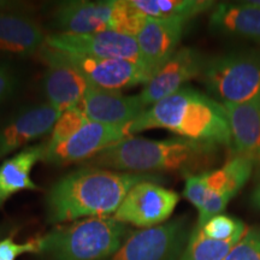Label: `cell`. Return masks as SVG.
Wrapping results in <instances>:
<instances>
[{
	"label": "cell",
	"instance_id": "2",
	"mask_svg": "<svg viewBox=\"0 0 260 260\" xmlns=\"http://www.w3.org/2000/svg\"><path fill=\"white\" fill-rule=\"evenodd\" d=\"M219 147L216 144L186 138L151 140L128 136L84 162L86 167L121 172L168 171L188 176L200 174L197 171L211 167L216 161Z\"/></svg>",
	"mask_w": 260,
	"mask_h": 260
},
{
	"label": "cell",
	"instance_id": "1",
	"mask_svg": "<svg viewBox=\"0 0 260 260\" xmlns=\"http://www.w3.org/2000/svg\"><path fill=\"white\" fill-rule=\"evenodd\" d=\"M157 181V174L121 172L83 167L58 180L47 191L46 217L50 224L115 214L130 189L140 182Z\"/></svg>",
	"mask_w": 260,
	"mask_h": 260
},
{
	"label": "cell",
	"instance_id": "32",
	"mask_svg": "<svg viewBox=\"0 0 260 260\" xmlns=\"http://www.w3.org/2000/svg\"><path fill=\"white\" fill-rule=\"evenodd\" d=\"M252 203L254 204V206L256 209L260 210V182L258 186L255 187L254 191H253V195H252Z\"/></svg>",
	"mask_w": 260,
	"mask_h": 260
},
{
	"label": "cell",
	"instance_id": "23",
	"mask_svg": "<svg viewBox=\"0 0 260 260\" xmlns=\"http://www.w3.org/2000/svg\"><path fill=\"white\" fill-rule=\"evenodd\" d=\"M241 239L217 241L206 237L199 228L194 226L186 248L178 260H223Z\"/></svg>",
	"mask_w": 260,
	"mask_h": 260
},
{
	"label": "cell",
	"instance_id": "7",
	"mask_svg": "<svg viewBox=\"0 0 260 260\" xmlns=\"http://www.w3.org/2000/svg\"><path fill=\"white\" fill-rule=\"evenodd\" d=\"M40 52L46 56L53 58L70 65L82 74L90 84L109 90H124L139 86L147 84L149 76L141 67L132 61L121 59H105L83 56V54L70 53L53 50L45 45Z\"/></svg>",
	"mask_w": 260,
	"mask_h": 260
},
{
	"label": "cell",
	"instance_id": "14",
	"mask_svg": "<svg viewBox=\"0 0 260 260\" xmlns=\"http://www.w3.org/2000/svg\"><path fill=\"white\" fill-rule=\"evenodd\" d=\"M116 0L64 2L53 12V27L63 34L86 35L111 30Z\"/></svg>",
	"mask_w": 260,
	"mask_h": 260
},
{
	"label": "cell",
	"instance_id": "31",
	"mask_svg": "<svg viewBox=\"0 0 260 260\" xmlns=\"http://www.w3.org/2000/svg\"><path fill=\"white\" fill-rule=\"evenodd\" d=\"M32 6L25 2L0 0V15L5 14H29Z\"/></svg>",
	"mask_w": 260,
	"mask_h": 260
},
{
	"label": "cell",
	"instance_id": "15",
	"mask_svg": "<svg viewBox=\"0 0 260 260\" xmlns=\"http://www.w3.org/2000/svg\"><path fill=\"white\" fill-rule=\"evenodd\" d=\"M80 109L90 122L113 125H128L145 111L136 95H125L119 90L103 89L90 84Z\"/></svg>",
	"mask_w": 260,
	"mask_h": 260
},
{
	"label": "cell",
	"instance_id": "5",
	"mask_svg": "<svg viewBox=\"0 0 260 260\" xmlns=\"http://www.w3.org/2000/svg\"><path fill=\"white\" fill-rule=\"evenodd\" d=\"M200 79L220 104L260 102V52L210 58L205 61Z\"/></svg>",
	"mask_w": 260,
	"mask_h": 260
},
{
	"label": "cell",
	"instance_id": "28",
	"mask_svg": "<svg viewBox=\"0 0 260 260\" xmlns=\"http://www.w3.org/2000/svg\"><path fill=\"white\" fill-rule=\"evenodd\" d=\"M19 83L17 68L8 59L0 58V109L17 93Z\"/></svg>",
	"mask_w": 260,
	"mask_h": 260
},
{
	"label": "cell",
	"instance_id": "12",
	"mask_svg": "<svg viewBox=\"0 0 260 260\" xmlns=\"http://www.w3.org/2000/svg\"><path fill=\"white\" fill-rule=\"evenodd\" d=\"M206 59L199 51L182 47L159 69L138 94L145 109L183 88V84L199 77Z\"/></svg>",
	"mask_w": 260,
	"mask_h": 260
},
{
	"label": "cell",
	"instance_id": "25",
	"mask_svg": "<svg viewBox=\"0 0 260 260\" xmlns=\"http://www.w3.org/2000/svg\"><path fill=\"white\" fill-rule=\"evenodd\" d=\"M90 122L80 106L71 107L60 113L56 124L51 132L50 139L46 141V148H54L69 140L74 134Z\"/></svg>",
	"mask_w": 260,
	"mask_h": 260
},
{
	"label": "cell",
	"instance_id": "21",
	"mask_svg": "<svg viewBox=\"0 0 260 260\" xmlns=\"http://www.w3.org/2000/svg\"><path fill=\"white\" fill-rule=\"evenodd\" d=\"M253 170L248 160L233 155L222 168L206 171L207 194H219L230 201L247 183Z\"/></svg>",
	"mask_w": 260,
	"mask_h": 260
},
{
	"label": "cell",
	"instance_id": "20",
	"mask_svg": "<svg viewBox=\"0 0 260 260\" xmlns=\"http://www.w3.org/2000/svg\"><path fill=\"white\" fill-rule=\"evenodd\" d=\"M212 31L260 41V8L253 2L219 3L209 19Z\"/></svg>",
	"mask_w": 260,
	"mask_h": 260
},
{
	"label": "cell",
	"instance_id": "11",
	"mask_svg": "<svg viewBox=\"0 0 260 260\" xmlns=\"http://www.w3.org/2000/svg\"><path fill=\"white\" fill-rule=\"evenodd\" d=\"M128 125L88 122L69 140L54 148L45 147L44 160L52 165L87 161L116 142L128 138ZM46 144V142H45Z\"/></svg>",
	"mask_w": 260,
	"mask_h": 260
},
{
	"label": "cell",
	"instance_id": "16",
	"mask_svg": "<svg viewBox=\"0 0 260 260\" xmlns=\"http://www.w3.org/2000/svg\"><path fill=\"white\" fill-rule=\"evenodd\" d=\"M40 59L47 65L42 79V90L51 106L63 112L79 106L90 86L89 81L70 65L61 63L39 52Z\"/></svg>",
	"mask_w": 260,
	"mask_h": 260
},
{
	"label": "cell",
	"instance_id": "30",
	"mask_svg": "<svg viewBox=\"0 0 260 260\" xmlns=\"http://www.w3.org/2000/svg\"><path fill=\"white\" fill-rule=\"evenodd\" d=\"M207 195V180L206 171L200 174L188 175L186 176V183H184L183 197L193 204L197 210L199 211L203 206Z\"/></svg>",
	"mask_w": 260,
	"mask_h": 260
},
{
	"label": "cell",
	"instance_id": "33",
	"mask_svg": "<svg viewBox=\"0 0 260 260\" xmlns=\"http://www.w3.org/2000/svg\"><path fill=\"white\" fill-rule=\"evenodd\" d=\"M10 230H11V225H10V224L8 223L0 224V240H2L3 237L10 232Z\"/></svg>",
	"mask_w": 260,
	"mask_h": 260
},
{
	"label": "cell",
	"instance_id": "8",
	"mask_svg": "<svg viewBox=\"0 0 260 260\" xmlns=\"http://www.w3.org/2000/svg\"><path fill=\"white\" fill-rule=\"evenodd\" d=\"M178 201L180 195L160 186L159 182H140L126 194L113 218L141 229L157 226L170 218Z\"/></svg>",
	"mask_w": 260,
	"mask_h": 260
},
{
	"label": "cell",
	"instance_id": "9",
	"mask_svg": "<svg viewBox=\"0 0 260 260\" xmlns=\"http://www.w3.org/2000/svg\"><path fill=\"white\" fill-rule=\"evenodd\" d=\"M45 45L53 50L83 56L128 60L142 68L141 54L136 38L116 31L109 30L86 35L58 32L48 35Z\"/></svg>",
	"mask_w": 260,
	"mask_h": 260
},
{
	"label": "cell",
	"instance_id": "29",
	"mask_svg": "<svg viewBox=\"0 0 260 260\" xmlns=\"http://www.w3.org/2000/svg\"><path fill=\"white\" fill-rule=\"evenodd\" d=\"M25 253L40 254V237L22 243L16 242L12 235L0 240V260H16Z\"/></svg>",
	"mask_w": 260,
	"mask_h": 260
},
{
	"label": "cell",
	"instance_id": "13",
	"mask_svg": "<svg viewBox=\"0 0 260 260\" xmlns=\"http://www.w3.org/2000/svg\"><path fill=\"white\" fill-rule=\"evenodd\" d=\"M188 21L189 19L186 18H146L136 40L141 54L142 68L149 79L176 53Z\"/></svg>",
	"mask_w": 260,
	"mask_h": 260
},
{
	"label": "cell",
	"instance_id": "18",
	"mask_svg": "<svg viewBox=\"0 0 260 260\" xmlns=\"http://www.w3.org/2000/svg\"><path fill=\"white\" fill-rule=\"evenodd\" d=\"M46 38L29 14L0 15V58H28L39 53Z\"/></svg>",
	"mask_w": 260,
	"mask_h": 260
},
{
	"label": "cell",
	"instance_id": "27",
	"mask_svg": "<svg viewBox=\"0 0 260 260\" xmlns=\"http://www.w3.org/2000/svg\"><path fill=\"white\" fill-rule=\"evenodd\" d=\"M223 260H260V226L247 229Z\"/></svg>",
	"mask_w": 260,
	"mask_h": 260
},
{
	"label": "cell",
	"instance_id": "19",
	"mask_svg": "<svg viewBox=\"0 0 260 260\" xmlns=\"http://www.w3.org/2000/svg\"><path fill=\"white\" fill-rule=\"evenodd\" d=\"M46 144L30 145L0 164V209L12 195L23 190H39L31 180V171L39 161L44 160Z\"/></svg>",
	"mask_w": 260,
	"mask_h": 260
},
{
	"label": "cell",
	"instance_id": "17",
	"mask_svg": "<svg viewBox=\"0 0 260 260\" xmlns=\"http://www.w3.org/2000/svg\"><path fill=\"white\" fill-rule=\"evenodd\" d=\"M223 106L229 119L233 155L245 158L260 172V102Z\"/></svg>",
	"mask_w": 260,
	"mask_h": 260
},
{
	"label": "cell",
	"instance_id": "4",
	"mask_svg": "<svg viewBox=\"0 0 260 260\" xmlns=\"http://www.w3.org/2000/svg\"><path fill=\"white\" fill-rule=\"evenodd\" d=\"M129 233L128 225L111 216L75 220L41 236L39 255L46 260H106Z\"/></svg>",
	"mask_w": 260,
	"mask_h": 260
},
{
	"label": "cell",
	"instance_id": "22",
	"mask_svg": "<svg viewBox=\"0 0 260 260\" xmlns=\"http://www.w3.org/2000/svg\"><path fill=\"white\" fill-rule=\"evenodd\" d=\"M132 3L146 17L158 19H190L214 6L210 0H132Z\"/></svg>",
	"mask_w": 260,
	"mask_h": 260
},
{
	"label": "cell",
	"instance_id": "6",
	"mask_svg": "<svg viewBox=\"0 0 260 260\" xmlns=\"http://www.w3.org/2000/svg\"><path fill=\"white\" fill-rule=\"evenodd\" d=\"M187 217L130 232L106 260H178L191 234Z\"/></svg>",
	"mask_w": 260,
	"mask_h": 260
},
{
	"label": "cell",
	"instance_id": "24",
	"mask_svg": "<svg viewBox=\"0 0 260 260\" xmlns=\"http://www.w3.org/2000/svg\"><path fill=\"white\" fill-rule=\"evenodd\" d=\"M146 18L147 17L135 8L132 0H116L111 31L136 38L144 27Z\"/></svg>",
	"mask_w": 260,
	"mask_h": 260
},
{
	"label": "cell",
	"instance_id": "3",
	"mask_svg": "<svg viewBox=\"0 0 260 260\" xmlns=\"http://www.w3.org/2000/svg\"><path fill=\"white\" fill-rule=\"evenodd\" d=\"M168 129L180 138L232 147L229 119L223 104L191 87L147 107L126 126L128 135L148 129Z\"/></svg>",
	"mask_w": 260,
	"mask_h": 260
},
{
	"label": "cell",
	"instance_id": "10",
	"mask_svg": "<svg viewBox=\"0 0 260 260\" xmlns=\"http://www.w3.org/2000/svg\"><path fill=\"white\" fill-rule=\"evenodd\" d=\"M60 111L48 103L24 106L0 122V160L51 134Z\"/></svg>",
	"mask_w": 260,
	"mask_h": 260
},
{
	"label": "cell",
	"instance_id": "26",
	"mask_svg": "<svg viewBox=\"0 0 260 260\" xmlns=\"http://www.w3.org/2000/svg\"><path fill=\"white\" fill-rule=\"evenodd\" d=\"M201 233L209 239L217 241H228L233 239H241L247 232V228L243 222L235 217L226 214H217L207 220L203 226H197Z\"/></svg>",
	"mask_w": 260,
	"mask_h": 260
}]
</instances>
